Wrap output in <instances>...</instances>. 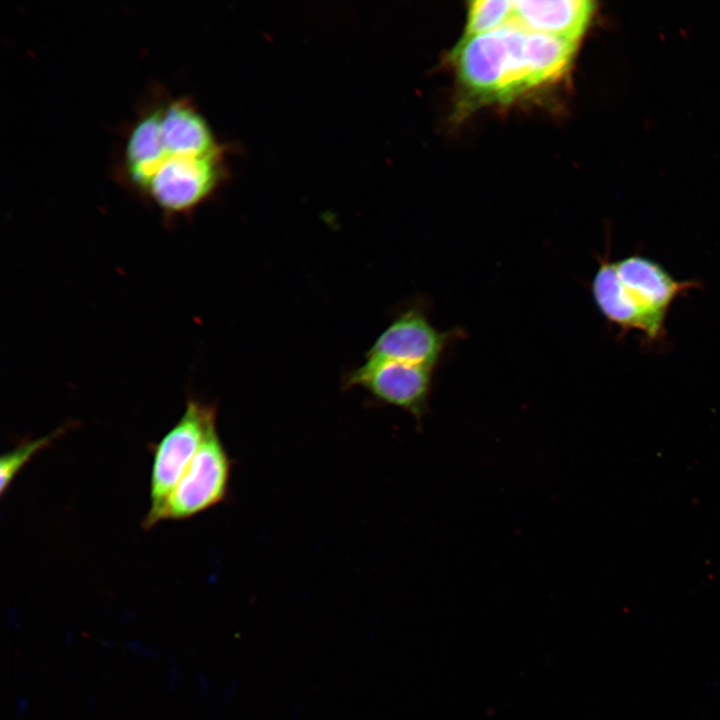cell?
Instances as JSON below:
<instances>
[{
  "mask_svg": "<svg viewBox=\"0 0 720 720\" xmlns=\"http://www.w3.org/2000/svg\"><path fill=\"white\" fill-rule=\"evenodd\" d=\"M577 44L534 32L514 21L461 38L451 52L464 103L507 104L558 81L569 70Z\"/></svg>",
  "mask_w": 720,
  "mask_h": 720,
  "instance_id": "obj_1",
  "label": "cell"
},
{
  "mask_svg": "<svg viewBox=\"0 0 720 720\" xmlns=\"http://www.w3.org/2000/svg\"><path fill=\"white\" fill-rule=\"evenodd\" d=\"M695 286V281L674 278L649 257L630 255L616 261L601 259L591 288L598 310L609 323L623 333L639 331L653 344L666 336L673 302Z\"/></svg>",
  "mask_w": 720,
  "mask_h": 720,
  "instance_id": "obj_2",
  "label": "cell"
},
{
  "mask_svg": "<svg viewBox=\"0 0 720 720\" xmlns=\"http://www.w3.org/2000/svg\"><path fill=\"white\" fill-rule=\"evenodd\" d=\"M217 429V406L190 395L179 420L155 444L150 445L152 469L150 506L143 528L158 524L163 504L203 441Z\"/></svg>",
  "mask_w": 720,
  "mask_h": 720,
  "instance_id": "obj_3",
  "label": "cell"
},
{
  "mask_svg": "<svg viewBox=\"0 0 720 720\" xmlns=\"http://www.w3.org/2000/svg\"><path fill=\"white\" fill-rule=\"evenodd\" d=\"M224 152L165 159L139 196L157 208L167 222L191 216L222 182Z\"/></svg>",
  "mask_w": 720,
  "mask_h": 720,
  "instance_id": "obj_4",
  "label": "cell"
},
{
  "mask_svg": "<svg viewBox=\"0 0 720 720\" xmlns=\"http://www.w3.org/2000/svg\"><path fill=\"white\" fill-rule=\"evenodd\" d=\"M231 469L232 460L216 429L203 441L166 498L158 523L186 520L223 502Z\"/></svg>",
  "mask_w": 720,
  "mask_h": 720,
  "instance_id": "obj_5",
  "label": "cell"
},
{
  "mask_svg": "<svg viewBox=\"0 0 720 720\" xmlns=\"http://www.w3.org/2000/svg\"><path fill=\"white\" fill-rule=\"evenodd\" d=\"M436 369L394 361H368L346 374L347 389L359 387L374 400L403 409L414 417L417 425L429 409Z\"/></svg>",
  "mask_w": 720,
  "mask_h": 720,
  "instance_id": "obj_6",
  "label": "cell"
},
{
  "mask_svg": "<svg viewBox=\"0 0 720 720\" xmlns=\"http://www.w3.org/2000/svg\"><path fill=\"white\" fill-rule=\"evenodd\" d=\"M450 331L437 330L425 312L409 308L378 336L366 353L368 361H394L436 369L450 339Z\"/></svg>",
  "mask_w": 720,
  "mask_h": 720,
  "instance_id": "obj_7",
  "label": "cell"
},
{
  "mask_svg": "<svg viewBox=\"0 0 720 720\" xmlns=\"http://www.w3.org/2000/svg\"><path fill=\"white\" fill-rule=\"evenodd\" d=\"M157 105L161 136L157 168L171 156H206L224 151L206 119L188 99L170 98Z\"/></svg>",
  "mask_w": 720,
  "mask_h": 720,
  "instance_id": "obj_8",
  "label": "cell"
},
{
  "mask_svg": "<svg viewBox=\"0 0 720 720\" xmlns=\"http://www.w3.org/2000/svg\"><path fill=\"white\" fill-rule=\"evenodd\" d=\"M596 11L590 0L513 1L511 21L524 28L577 44Z\"/></svg>",
  "mask_w": 720,
  "mask_h": 720,
  "instance_id": "obj_9",
  "label": "cell"
},
{
  "mask_svg": "<svg viewBox=\"0 0 720 720\" xmlns=\"http://www.w3.org/2000/svg\"><path fill=\"white\" fill-rule=\"evenodd\" d=\"M72 427L68 424L34 440H24L0 459V493L4 495L22 468L40 451L50 446Z\"/></svg>",
  "mask_w": 720,
  "mask_h": 720,
  "instance_id": "obj_10",
  "label": "cell"
},
{
  "mask_svg": "<svg viewBox=\"0 0 720 720\" xmlns=\"http://www.w3.org/2000/svg\"><path fill=\"white\" fill-rule=\"evenodd\" d=\"M513 15V1L477 0L468 6L466 25L462 38H467L497 29L510 22Z\"/></svg>",
  "mask_w": 720,
  "mask_h": 720,
  "instance_id": "obj_11",
  "label": "cell"
},
{
  "mask_svg": "<svg viewBox=\"0 0 720 720\" xmlns=\"http://www.w3.org/2000/svg\"><path fill=\"white\" fill-rule=\"evenodd\" d=\"M126 647L129 651L147 658H155L158 655V651L155 648L147 646L138 640H129L126 643Z\"/></svg>",
  "mask_w": 720,
  "mask_h": 720,
  "instance_id": "obj_12",
  "label": "cell"
},
{
  "mask_svg": "<svg viewBox=\"0 0 720 720\" xmlns=\"http://www.w3.org/2000/svg\"><path fill=\"white\" fill-rule=\"evenodd\" d=\"M168 671H169V676H168L167 686L170 691H174L178 687L179 670H178L177 661L173 657H170Z\"/></svg>",
  "mask_w": 720,
  "mask_h": 720,
  "instance_id": "obj_13",
  "label": "cell"
},
{
  "mask_svg": "<svg viewBox=\"0 0 720 720\" xmlns=\"http://www.w3.org/2000/svg\"><path fill=\"white\" fill-rule=\"evenodd\" d=\"M29 708V700L25 696H18L16 698V715L19 718L24 717L25 713Z\"/></svg>",
  "mask_w": 720,
  "mask_h": 720,
  "instance_id": "obj_14",
  "label": "cell"
},
{
  "mask_svg": "<svg viewBox=\"0 0 720 720\" xmlns=\"http://www.w3.org/2000/svg\"><path fill=\"white\" fill-rule=\"evenodd\" d=\"M197 683L199 684V687H201L200 694L202 696H206L209 690L208 681L203 676H198Z\"/></svg>",
  "mask_w": 720,
  "mask_h": 720,
  "instance_id": "obj_15",
  "label": "cell"
},
{
  "mask_svg": "<svg viewBox=\"0 0 720 720\" xmlns=\"http://www.w3.org/2000/svg\"><path fill=\"white\" fill-rule=\"evenodd\" d=\"M63 642L66 647H71L75 642V634L73 631H67L64 633Z\"/></svg>",
  "mask_w": 720,
  "mask_h": 720,
  "instance_id": "obj_16",
  "label": "cell"
},
{
  "mask_svg": "<svg viewBox=\"0 0 720 720\" xmlns=\"http://www.w3.org/2000/svg\"><path fill=\"white\" fill-rule=\"evenodd\" d=\"M100 643H101L103 646H105L106 648H108V649H112V648H114V646H115L114 641H113V640H110V639H107V638L101 639V640H100Z\"/></svg>",
  "mask_w": 720,
  "mask_h": 720,
  "instance_id": "obj_17",
  "label": "cell"
},
{
  "mask_svg": "<svg viewBox=\"0 0 720 720\" xmlns=\"http://www.w3.org/2000/svg\"><path fill=\"white\" fill-rule=\"evenodd\" d=\"M95 703H96V701H95L94 698H89V699H88V702H87V707L90 709V708H92L93 706H95Z\"/></svg>",
  "mask_w": 720,
  "mask_h": 720,
  "instance_id": "obj_18",
  "label": "cell"
}]
</instances>
